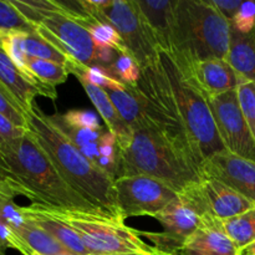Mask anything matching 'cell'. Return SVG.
Segmentation results:
<instances>
[{
	"instance_id": "45",
	"label": "cell",
	"mask_w": 255,
	"mask_h": 255,
	"mask_svg": "<svg viewBox=\"0 0 255 255\" xmlns=\"http://www.w3.org/2000/svg\"><path fill=\"white\" fill-rule=\"evenodd\" d=\"M31 255H40V254H36V253H31Z\"/></svg>"
},
{
	"instance_id": "44",
	"label": "cell",
	"mask_w": 255,
	"mask_h": 255,
	"mask_svg": "<svg viewBox=\"0 0 255 255\" xmlns=\"http://www.w3.org/2000/svg\"><path fill=\"white\" fill-rule=\"evenodd\" d=\"M0 255H5L4 254V251H1V249H0Z\"/></svg>"
},
{
	"instance_id": "10",
	"label": "cell",
	"mask_w": 255,
	"mask_h": 255,
	"mask_svg": "<svg viewBox=\"0 0 255 255\" xmlns=\"http://www.w3.org/2000/svg\"><path fill=\"white\" fill-rule=\"evenodd\" d=\"M207 217L186 192H181L166 208L153 216L163 231L156 233L136 231L141 238L148 239L156 251L178 255L184 242L204 223Z\"/></svg>"
},
{
	"instance_id": "37",
	"label": "cell",
	"mask_w": 255,
	"mask_h": 255,
	"mask_svg": "<svg viewBox=\"0 0 255 255\" xmlns=\"http://www.w3.org/2000/svg\"><path fill=\"white\" fill-rule=\"evenodd\" d=\"M27 131L29 129H25L16 126L6 116L0 114V144L15 141V139L24 136Z\"/></svg>"
},
{
	"instance_id": "35",
	"label": "cell",
	"mask_w": 255,
	"mask_h": 255,
	"mask_svg": "<svg viewBox=\"0 0 255 255\" xmlns=\"http://www.w3.org/2000/svg\"><path fill=\"white\" fill-rule=\"evenodd\" d=\"M7 248L15 249L22 255H31V252L22 243V241L12 231L11 227L0 217V249L4 251V249Z\"/></svg>"
},
{
	"instance_id": "34",
	"label": "cell",
	"mask_w": 255,
	"mask_h": 255,
	"mask_svg": "<svg viewBox=\"0 0 255 255\" xmlns=\"http://www.w3.org/2000/svg\"><path fill=\"white\" fill-rule=\"evenodd\" d=\"M232 29L239 34H249L255 27V1H243L231 22Z\"/></svg>"
},
{
	"instance_id": "31",
	"label": "cell",
	"mask_w": 255,
	"mask_h": 255,
	"mask_svg": "<svg viewBox=\"0 0 255 255\" xmlns=\"http://www.w3.org/2000/svg\"><path fill=\"white\" fill-rule=\"evenodd\" d=\"M239 104L255 141V82L246 81L237 89Z\"/></svg>"
},
{
	"instance_id": "11",
	"label": "cell",
	"mask_w": 255,
	"mask_h": 255,
	"mask_svg": "<svg viewBox=\"0 0 255 255\" xmlns=\"http://www.w3.org/2000/svg\"><path fill=\"white\" fill-rule=\"evenodd\" d=\"M224 148L255 162V141L246 121L237 90L207 97Z\"/></svg>"
},
{
	"instance_id": "21",
	"label": "cell",
	"mask_w": 255,
	"mask_h": 255,
	"mask_svg": "<svg viewBox=\"0 0 255 255\" xmlns=\"http://www.w3.org/2000/svg\"><path fill=\"white\" fill-rule=\"evenodd\" d=\"M227 60L246 81L255 82V27L249 34H239L232 29Z\"/></svg>"
},
{
	"instance_id": "3",
	"label": "cell",
	"mask_w": 255,
	"mask_h": 255,
	"mask_svg": "<svg viewBox=\"0 0 255 255\" xmlns=\"http://www.w3.org/2000/svg\"><path fill=\"white\" fill-rule=\"evenodd\" d=\"M232 25L208 0H174L172 56L181 69L207 59H228Z\"/></svg>"
},
{
	"instance_id": "30",
	"label": "cell",
	"mask_w": 255,
	"mask_h": 255,
	"mask_svg": "<svg viewBox=\"0 0 255 255\" xmlns=\"http://www.w3.org/2000/svg\"><path fill=\"white\" fill-rule=\"evenodd\" d=\"M2 30H22L29 34L35 32L31 24L17 11L10 0H0V31Z\"/></svg>"
},
{
	"instance_id": "25",
	"label": "cell",
	"mask_w": 255,
	"mask_h": 255,
	"mask_svg": "<svg viewBox=\"0 0 255 255\" xmlns=\"http://www.w3.org/2000/svg\"><path fill=\"white\" fill-rule=\"evenodd\" d=\"M222 226L242 252L255 242V207L234 218L222 221Z\"/></svg>"
},
{
	"instance_id": "19",
	"label": "cell",
	"mask_w": 255,
	"mask_h": 255,
	"mask_svg": "<svg viewBox=\"0 0 255 255\" xmlns=\"http://www.w3.org/2000/svg\"><path fill=\"white\" fill-rule=\"evenodd\" d=\"M79 80V82L81 84V86L84 87L85 92H86V95L89 96V99L91 100L94 106L96 107L97 112H99L101 119L105 121L109 131L116 136L119 148H126L129 144V142L132 141L133 129L124 121L121 115L119 114L116 107L114 106V104H112L111 100H110L107 92L105 91V90L100 89V87L89 84V82L85 81V80Z\"/></svg>"
},
{
	"instance_id": "2",
	"label": "cell",
	"mask_w": 255,
	"mask_h": 255,
	"mask_svg": "<svg viewBox=\"0 0 255 255\" xmlns=\"http://www.w3.org/2000/svg\"><path fill=\"white\" fill-rule=\"evenodd\" d=\"M0 164L24 187L32 203L104 214L65 182L30 131L15 141L0 144Z\"/></svg>"
},
{
	"instance_id": "38",
	"label": "cell",
	"mask_w": 255,
	"mask_h": 255,
	"mask_svg": "<svg viewBox=\"0 0 255 255\" xmlns=\"http://www.w3.org/2000/svg\"><path fill=\"white\" fill-rule=\"evenodd\" d=\"M208 1L229 22L233 21L234 16L243 2L242 0H208Z\"/></svg>"
},
{
	"instance_id": "13",
	"label": "cell",
	"mask_w": 255,
	"mask_h": 255,
	"mask_svg": "<svg viewBox=\"0 0 255 255\" xmlns=\"http://www.w3.org/2000/svg\"><path fill=\"white\" fill-rule=\"evenodd\" d=\"M186 191L206 216L214 217L219 221L234 218L255 207V203L246 197L208 177H202L201 181L187 187Z\"/></svg>"
},
{
	"instance_id": "32",
	"label": "cell",
	"mask_w": 255,
	"mask_h": 255,
	"mask_svg": "<svg viewBox=\"0 0 255 255\" xmlns=\"http://www.w3.org/2000/svg\"><path fill=\"white\" fill-rule=\"evenodd\" d=\"M0 114L6 116L16 126L29 129L26 114L22 111L21 107L16 104V101L1 84H0Z\"/></svg>"
},
{
	"instance_id": "6",
	"label": "cell",
	"mask_w": 255,
	"mask_h": 255,
	"mask_svg": "<svg viewBox=\"0 0 255 255\" xmlns=\"http://www.w3.org/2000/svg\"><path fill=\"white\" fill-rule=\"evenodd\" d=\"M158 57L178 105L194 161L201 168L207 159L226 149L217 131L211 107L204 95L194 86L171 55L159 51Z\"/></svg>"
},
{
	"instance_id": "27",
	"label": "cell",
	"mask_w": 255,
	"mask_h": 255,
	"mask_svg": "<svg viewBox=\"0 0 255 255\" xmlns=\"http://www.w3.org/2000/svg\"><path fill=\"white\" fill-rule=\"evenodd\" d=\"M25 49H26V55L29 59L46 60V61L64 65L66 67L70 62L69 57L66 55L62 54L54 45L42 39L36 32L27 34L26 40H25Z\"/></svg>"
},
{
	"instance_id": "26",
	"label": "cell",
	"mask_w": 255,
	"mask_h": 255,
	"mask_svg": "<svg viewBox=\"0 0 255 255\" xmlns=\"http://www.w3.org/2000/svg\"><path fill=\"white\" fill-rule=\"evenodd\" d=\"M106 92L114 106L116 107L119 114L124 119V121L131 128H134V127L143 124L144 117L141 104H139L136 95L128 87L126 86L122 90H110Z\"/></svg>"
},
{
	"instance_id": "22",
	"label": "cell",
	"mask_w": 255,
	"mask_h": 255,
	"mask_svg": "<svg viewBox=\"0 0 255 255\" xmlns=\"http://www.w3.org/2000/svg\"><path fill=\"white\" fill-rule=\"evenodd\" d=\"M27 69L36 86L42 91V96L51 100L56 99L57 92L55 89L57 85L64 84L70 75L64 65L40 59H29Z\"/></svg>"
},
{
	"instance_id": "16",
	"label": "cell",
	"mask_w": 255,
	"mask_h": 255,
	"mask_svg": "<svg viewBox=\"0 0 255 255\" xmlns=\"http://www.w3.org/2000/svg\"><path fill=\"white\" fill-rule=\"evenodd\" d=\"M178 255H241V251L224 232L222 221L208 216L184 242Z\"/></svg>"
},
{
	"instance_id": "9",
	"label": "cell",
	"mask_w": 255,
	"mask_h": 255,
	"mask_svg": "<svg viewBox=\"0 0 255 255\" xmlns=\"http://www.w3.org/2000/svg\"><path fill=\"white\" fill-rule=\"evenodd\" d=\"M87 15L112 25L122 37L127 51L141 67L158 56L159 49L139 15L133 0H80Z\"/></svg>"
},
{
	"instance_id": "5",
	"label": "cell",
	"mask_w": 255,
	"mask_h": 255,
	"mask_svg": "<svg viewBox=\"0 0 255 255\" xmlns=\"http://www.w3.org/2000/svg\"><path fill=\"white\" fill-rule=\"evenodd\" d=\"M37 35L69 57L70 62L96 65V46L86 29L56 0H10Z\"/></svg>"
},
{
	"instance_id": "36",
	"label": "cell",
	"mask_w": 255,
	"mask_h": 255,
	"mask_svg": "<svg viewBox=\"0 0 255 255\" xmlns=\"http://www.w3.org/2000/svg\"><path fill=\"white\" fill-rule=\"evenodd\" d=\"M17 196H24L29 198V194L25 191L24 187L20 186L0 164V199H14Z\"/></svg>"
},
{
	"instance_id": "43",
	"label": "cell",
	"mask_w": 255,
	"mask_h": 255,
	"mask_svg": "<svg viewBox=\"0 0 255 255\" xmlns=\"http://www.w3.org/2000/svg\"><path fill=\"white\" fill-rule=\"evenodd\" d=\"M107 255H143V254H107Z\"/></svg>"
},
{
	"instance_id": "15",
	"label": "cell",
	"mask_w": 255,
	"mask_h": 255,
	"mask_svg": "<svg viewBox=\"0 0 255 255\" xmlns=\"http://www.w3.org/2000/svg\"><path fill=\"white\" fill-rule=\"evenodd\" d=\"M176 62V61H174ZM204 97L237 90L246 80L237 72L228 60L207 59L182 69Z\"/></svg>"
},
{
	"instance_id": "39",
	"label": "cell",
	"mask_w": 255,
	"mask_h": 255,
	"mask_svg": "<svg viewBox=\"0 0 255 255\" xmlns=\"http://www.w3.org/2000/svg\"><path fill=\"white\" fill-rule=\"evenodd\" d=\"M99 151L102 157L117 158L119 157V144H117L116 136L110 131L105 132L99 139Z\"/></svg>"
},
{
	"instance_id": "24",
	"label": "cell",
	"mask_w": 255,
	"mask_h": 255,
	"mask_svg": "<svg viewBox=\"0 0 255 255\" xmlns=\"http://www.w3.org/2000/svg\"><path fill=\"white\" fill-rule=\"evenodd\" d=\"M27 34L29 32L22 31V30H2V31H0V46L2 47L5 54L9 56V59L16 65L17 69L22 72V75L29 80L30 84L37 87L32 77L30 76L29 69H27L29 57H27L26 49H25V40H26Z\"/></svg>"
},
{
	"instance_id": "33",
	"label": "cell",
	"mask_w": 255,
	"mask_h": 255,
	"mask_svg": "<svg viewBox=\"0 0 255 255\" xmlns=\"http://www.w3.org/2000/svg\"><path fill=\"white\" fill-rule=\"evenodd\" d=\"M62 121L69 126L79 129H91L100 131L102 126L96 114L91 111H82V110H71L65 115H61Z\"/></svg>"
},
{
	"instance_id": "41",
	"label": "cell",
	"mask_w": 255,
	"mask_h": 255,
	"mask_svg": "<svg viewBox=\"0 0 255 255\" xmlns=\"http://www.w3.org/2000/svg\"><path fill=\"white\" fill-rule=\"evenodd\" d=\"M241 255H255V242L252 243L251 246H248L247 248H244L241 252Z\"/></svg>"
},
{
	"instance_id": "17",
	"label": "cell",
	"mask_w": 255,
	"mask_h": 255,
	"mask_svg": "<svg viewBox=\"0 0 255 255\" xmlns=\"http://www.w3.org/2000/svg\"><path fill=\"white\" fill-rule=\"evenodd\" d=\"M25 218L56 239L70 255H91L79 234L64 221L52 216L44 204L32 203L22 207Z\"/></svg>"
},
{
	"instance_id": "28",
	"label": "cell",
	"mask_w": 255,
	"mask_h": 255,
	"mask_svg": "<svg viewBox=\"0 0 255 255\" xmlns=\"http://www.w3.org/2000/svg\"><path fill=\"white\" fill-rule=\"evenodd\" d=\"M109 74L125 86H134L141 79V66L128 52H121L112 66L106 69Z\"/></svg>"
},
{
	"instance_id": "12",
	"label": "cell",
	"mask_w": 255,
	"mask_h": 255,
	"mask_svg": "<svg viewBox=\"0 0 255 255\" xmlns=\"http://www.w3.org/2000/svg\"><path fill=\"white\" fill-rule=\"evenodd\" d=\"M122 219L148 216L166 208L178 193L168 184L147 176L121 177L115 181Z\"/></svg>"
},
{
	"instance_id": "18",
	"label": "cell",
	"mask_w": 255,
	"mask_h": 255,
	"mask_svg": "<svg viewBox=\"0 0 255 255\" xmlns=\"http://www.w3.org/2000/svg\"><path fill=\"white\" fill-rule=\"evenodd\" d=\"M159 51L171 50L174 0H133Z\"/></svg>"
},
{
	"instance_id": "14",
	"label": "cell",
	"mask_w": 255,
	"mask_h": 255,
	"mask_svg": "<svg viewBox=\"0 0 255 255\" xmlns=\"http://www.w3.org/2000/svg\"><path fill=\"white\" fill-rule=\"evenodd\" d=\"M201 173L202 177L222 182L255 203V162L224 149L202 164Z\"/></svg>"
},
{
	"instance_id": "7",
	"label": "cell",
	"mask_w": 255,
	"mask_h": 255,
	"mask_svg": "<svg viewBox=\"0 0 255 255\" xmlns=\"http://www.w3.org/2000/svg\"><path fill=\"white\" fill-rule=\"evenodd\" d=\"M127 87L138 99L144 121L179 151L183 152L198 167L194 161L191 143L179 115L178 105L159 57L157 56L153 61L141 67V79L138 84Z\"/></svg>"
},
{
	"instance_id": "1",
	"label": "cell",
	"mask_w": 255,
	"mask_h": 255,
	"mask_svg": "<svg viewBox=\"0 0 255 255\" xmlns=\"http://www.w3.org/2000/svg\"><path fill=\"white\" fill-rule=\"evenodd\" d=\"M27 124L30 133L65 182L100 212L124 221L112 177L87 159L35 104L27 114Z\"/></svg>"
},
{
	"instance_id": "42",
	"label": "cell",
	"mask_w": 255,
	"mask_h": 255,
	"mask_svg": "<svg viewBox=\"0 0 255 255\" xmlns=\"http://www.w3.org/2000/svg\"><path fill=\"white\" fill-rule=\"evenodd\" d=\"M154 255H177V254H168V253H161V252L156 251V253H154Z\"/></svg>"
},
{
	"instance_id": "8",
	"label": "cell",
	"mask_w": 255,
	"mask_h": 255,
	"mask_svg": "<svg viewBox=\"0 0 255 255\" xmlns=\"http://www.w3.org/2000/svg\"><path fill=\"white\" fill-rule=\"evenodd\" d=\"M45 207L52 216L64 221L79 234L91 255L156 253V249L144 243L136 229L127 227L124 221L105 214Z\"/></svg>"
},
{
	"instance_id": "29",
	"label": "cell",
	"mask_w": 255,
	"mask_h": 255,
	"mask_svg": "<svg viewBox=\"0 0 255 255\" xmlns=\"http://www.w3.org/2000/svg\"><path fill=\"white\" fill-rule=\"evenodd\" d=\"M49 116V115H47ZM49 120L75 144L80 148V147H84L86 144L92 143V142H99L100 137L104 134L102 129L100 131H91V129H79L74 128V127L69 126V125L65 124L61 119V115L55 114L50 115Z\"/></svg>"
},
{
	"instance_id": "40",
	"label": "cell",
	"mask_w": 255,
	"mask_h": 255,
	"mask_svg": "<svg viewBox=\"0 0 255 255\" xmlns=\"http://www.w3.org/2000/svg\"><path fill=\"white\" fill-rule=\"evenodd\" d=\"M80 151L87 159H90L92 163L97 166V161H99L100 156H101L99 151V142H92V143L86 144V146L80 147Z\"/></svg>"
},
{
	"instance_id": "23",
	"label": "cell",
	"mask_w": 255,
	"mask_h": 255,
	"mask_svg": "<svg viewBox=\"0 0 255 255\" xmlns=\"http://www.w3.org/2000/svg\"><path fill=\"white\" fill-rule=\"evenodd\" d=\"M15 233L31 253L40 255H70L56 239L30 221L17 228Z\"/></svg>"
},
{
	"instance_id": "20",
	"label": "cell",
	"mask_w": 255,
	"mask_h": 255,
	"mask_svg": "<svg viewBox=\"0 0 255 255\" xmlns=\"http://www.w3.org/2000/svg\"><path fill=\"white\" fill-rule=\"evenodd\" d=\"M0 84L11 95L12 99L21 107L26 116L34 106L35 97L37 95L42 96L41 91L30 84L29 80L5 54L1 46H0Z\"/></svg>"
},
{
	"instance_id": "4",
	"label": "cell",
	"mask_w": 255,
	"mask_h": 255,
	"mask_svg": "<svg viewBox=\"0 0 255 255\" xmlns=\"http://www.w3.org/2000/svg\"><path fill=\"white\" fill-rule=\"evenodd\" d=\"M132 129L133 137L128 146L119 148V178L152 177L177 193L201 181V169L146 121Z\"/></svg>"
}]
</instances>
